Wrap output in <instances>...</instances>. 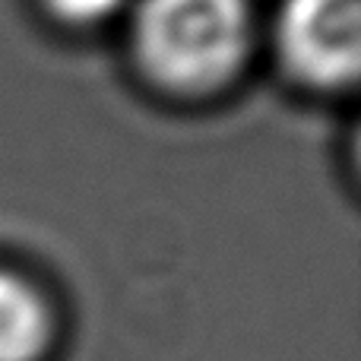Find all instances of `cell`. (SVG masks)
Wrapping results in <instances>:
<instances>
[{
    "label": "cell",
    "instance_id": "6da1fadb",
    "mask_svg": "<svg viewBox=\"0 0 361 361\" xmlns=\"http://www.w3.org/2000/svg\"><path fill=\"white\" fill-rule=\"evenodd\" d=\"M143 70L175 92H209L250 51L247 0H143L133 23Z\"/></svg>",
    "mask_w": 361,
    "mask_h": 361
},
{
    "label": "cell",
    "instance_id": "7a4b0ae2",
    "mask_svg": "<svg viewBox=\"0 0 361 361\" xmlns=\"http://www.w3.org/2000/svg\"><path fill=\"white\" fill-rule=\"evenodd\" d=\"M276 44L288 73L317 89L355 80L361 57V0H286Z\"/></svg>",
    "mask_w": 361,
    "mask_h": 361
},
{
    "label": "cell",
    "instance_id": "3957f363",
    "mask_svg": "<svg viewBox=\"0 0 361 361\" xmlns=\"http://www.w3.org/2000/svg\"><path fill=\"white\" fill-rule=\"evenodd\" d=\"M54 336V317L32 282L0 269V361H42Z\"/></svg>",
    "mask_w": 361,
    "mask_h": 361
},
{
    "label": "cell",
    "instance_id": "277c9868",
    "mask_svg": "<svg viewBox=\"0 0 361 361\" xmlns=\"http://www.w3.org/2000/svg\"><path fill=\"white\" fill-rule=\"evenodd\" d=\"M48 10L54 16H61L63 23L73 25H95L102 19H108L111 13L121 10L124 0H44Z\"/></svg>",
    "mask_w": 361,
    "mask_h": 361
}]
</instances>
